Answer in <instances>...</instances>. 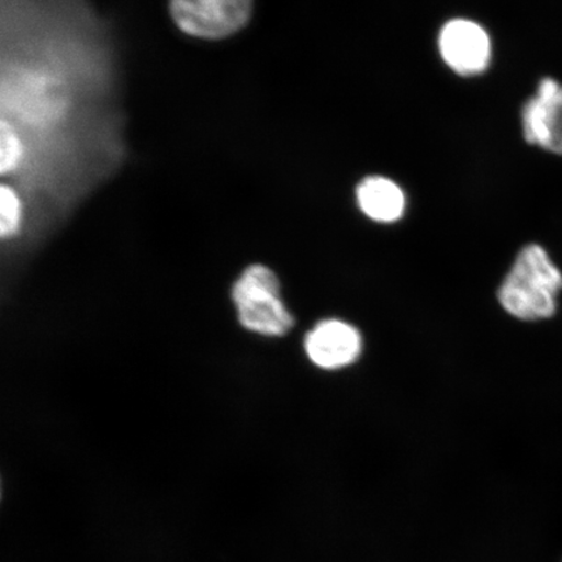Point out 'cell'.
<instances>
[{
    "instance_id": "obj_1",
    "label": "cell",
    "mask_w": 562,
    "mask_h": 562,
    "mask_svg": "<svg viewBox=\"0 0 562 562\" xmlns=\"http://www.w3.org/2000/svg\"><path fill=\"white\" fill-rule=\"evenodd\" d=\"M562 272L542 245L524 246L498 288V302L516 319L537 322L558 311Z\"/></svg>"
},
{
    "instance_id": "obj_2",
    "label": "cell",
    "mask_w": 562,
    "mask_h": 562,
    "mask_svg": "<svg viewBox=\"0 0 562 562\" xmlns=\"http://www.w3.org/2000/svg\"><path fill=\"white\" fill-rule=\"evenodd\" d=\"M232 300L241 325L263 336L280 337L291 331L294 319L281 297L280 281L270 267H246L232 286Z\"/></svg>"
},
{
    "instance_id": "obj_3",
    "label": "cell",
    "mask_w": 562,
    "mask_h": 562,
    "mask_svg": "<svg viewBox=\"0 0 562 562\" xmlns=\"http://www.w3.org/2000/svg\"><path fill=\"white\" fill-rule=\"evenodd\" d=\"M172 23L189 37L220 41L245 30L255 13L251 0H173Z\"/></svg>"
},
{
    "instance_id": "obj_4",
    "label": "cell",
    "mask_w": 562,
    "mask_h": 562,
    "mask_svg": "<svg viewBox=\"0 0 562 562\" xmlns=\"http://www.w3.org/2000/svg\"><path fill=\"white\" fill-rule=\"evenodd\" d=\"M438 46L442 60L457 75L476 76L486 72L490 67V35L473 20H449L440 30Z\"/></svg>"
},
{
    "instance_id": "obj_5",
    "label": "cell",
    "mask_w": 562,
    "mask_h": 562,
    "mask_svg": "<svg viewBox=\"0 0 562 562\" xmlns=\"http://www.w3.org/2000/svg\"><path fill=\"white\" fill-rule=\"evenodd\" d=\"M522 135L527 144L562 156V83L544 77L521 111Z\"/></svg>"
},
{
    "instance_id": "obj_6",
    "label": "cell",
    "mask_w": 562,
    "mask_h": 562,
    "mask_svg": "<svg viewBox=\"0 0 562 562\" xmlns=\"http://www.w3.org/2000/svg\"><path fill=\"white\" fill-rule=\"evenodd\" d=\"M305 353L316 368L336 371L358 361L363 350L362 335L348 322L323 319L307 333Z\"/></svg>"
},
{
    "instance_id": "obj_7",
    "label": "cell",
    "mask_w": 562,
    "mask_h": 562,
    "mask_svg": "<svg viewBox=\"0 0 562 562\" xmlns=\"http://www.w3.org/2000/svg\"><path fill=\"white\" fill-rule=\"evenodd\" d=\"M358 207L376 223H395L405 214L406 195L395 181L384 176H369L356 188Z\"/></svg>"
},
{
    "instance_id": "obj_8",
    "label": "cell",
    "mask_w": 562,
    "mask_h": 562,
    "mask_svg": "<svg viewBox=\"0 0 562 562\" xmlns=\"http://www.w3.org/2000/svg\"><path fill=\"white\" fill-rule=\"evenodd\" d=\"M24 221L23 200L16 189L3 184L0 186V237L9 240L20 234Z\"/></svg>"
},
{
    "instance_id": "obj_9",
    "label": "cell",
    "mask_w": 562,
    "mask_h": 562,
    "mask_svg": "<svg viewBox=\"0 0 562 562\" xmlns=\"http://www.w3.org/2000/svg\"><path fill=\"white\" fill-rule=\"evenodd\" d=\"M25 157V146L20 133L5 117L0 121V173L3 176L19 170Z\"/></svg>"
}]
</instances>
